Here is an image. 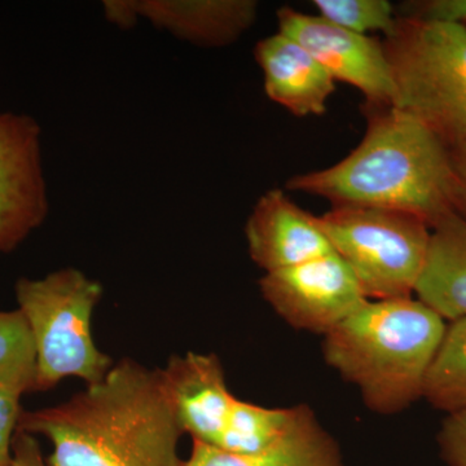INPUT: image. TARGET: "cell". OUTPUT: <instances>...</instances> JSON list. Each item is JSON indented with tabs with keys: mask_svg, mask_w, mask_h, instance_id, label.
I'll return each mask as SVG.
<instances>
[{
	"mask_svg": "<svg viewBox=\"0 0 466 466\" xmlns=\"http://www.w3.org/2000/svg\"><path fill=\"white\" fill-rule=\"evenodd\" d=\"M319 16L334 25L366 35L368 32H392L397 15L388 0H315Z\"/></svg>",
	"mask_w": 466,
	"mask_h": 466,
	"instance_id": "obj_19",
	"label": "cell"
},
{
	"mask_svg": "<svg viewBox=\"0 0 466 466\" xmlns=\"http://www.w3.org/2000/svg\"><path fill=\"white\" fill-rule=\"evenodd\" d=\"M9 466H48L43 456L41 444L32 434L17 431L12 444V460Z\"/></svg>",
	"mask_w": 466,
	"mask_h": 466,
	"instance_id": "obj_22",
	"label": "cell"
},
{
	"mask_svg": "<svg viewBox=\"0 0 466 466\" xmlns=\"http://www.w3.org/2000/svg\"><path fill=\"white\" fill-rule=\"evenodd\" d=\"M453 173H455V210L466 220V139L451 144Z\"/></svg>",
	"mask_w": 466,
	"mask_h": 466,
	"instance_id": "obj_23",
	"label": "cell"
},
{
	"mask_svg": "<svg viewBox=\"0 0 466 466\" xmlns=\"http://www.w3.org/2000/svg\"><path fill=\"white\" fill-rule=\"evenodd\" d=\"M441 453L450 466H466V410L449 413L438 435Z\"/></svg>",
	"mask_w": 466,
	"mask_h": 466,
	"instance_id": "obj_20",
	"label": "cell"
},
{
	"mask_svg": "<svg viewBox=\"0 0 466 466\" xmlns=\"http://www.w3.org/2000/svg\"><path fill=\"white\" fill-rule=\"evenodd\" d=\"M422 397L449 413L466 410V319L447 325Z\"/></svg>",
	"mask_w": 466,
	"mask_h": 466,
	"instance_id": "obj_17",
	"label": "cell"
},
{
	"mask_svg": "<svg viewBox=\"0 0 466 466\" xmlns=\"http://www.w3.org/2000/svg\"><path fill=\"white\" fill-rule=\"evenodd\" d=\"M254 56L269 100L297 116L324 115L336 81L302 46L276 33L257 43Z\"/></svg>",
	"mask_w": 466,
	"mask_h": 466,
	"instance_id": "obj_13",
	"label": "cell"
},
{
	"mask_svg": "<svg viewBox=\"0 0 466 466\" xmlns=\"http://www.w3.org/2000/svg\"><path fill=\"white\" fill-rule=\"evenodd\" d=\"M48 213L41 125L24 113L0 112V256L17 249Z\"/></svg>",
	"mask_w": 466,
	"mask_h": 466,
	"instance_id": "obj_8",
	"label": "cell"
},
{
	"mask_svg": "<svg viewBox=\"0 0 466 466\" xmlns=\"http://www.w3.org/2000/svg\"><path fill=\"white\" fill-rule=\"evenodd\" d=\"M309 408H266L236 400L216 449L236 455H258L272 449L299 424Z\"/></svg>",
	"mask_w": 466,
	"mask_h": 466,
	"instance_id": "obj_16",
	"label": "cell"
},
{
	"mask_svg": "<svg viewBox=\"0 0 466 466\" xmlns=\"http://www.w3.org/2000/svg\"><path fill=\"white\" fill-rule=\"evenodd\" d=\"M392 106L416 116L449 146L466 139V25L397 16L382 42Z\"/></svg>",
	"mask_w": 466,
	"mask_h": 466,
	"instance_id": "obj_4",
	"label": "cell"
},
{
	"mask_svg": "<svg viewBox=\"0 0 466 466\" xmlns=\"http://www.w3.org/2000/svg\"><path fill=\"white\" fill-rule=\"evenodd\" d=\"M319 223L368 299L415 294L431 235L424 219L388 208L342 207L319 217Z\"/></svg>",
	"mask_w": 466,
	"mask_h": 466,
	"instance_id": "obj_6",
	"label": "cell"
},
{
	"mask_svg": "<svg viewBox=\"0 0 466 466\" xmlns=\"http://www.w3.org/2000/svg\"><path fill=\"white\" fill-rule=\"evenodd\" d=\"M446 328L443 318L412 297L368 300L325 334V360L358 386L370 410L390 415L422 397Z\"/></svg>",
	"mask_w": 466,
	"mask_h": 466,
	"instance_id": "obj_3",
	"label": "cell"
},
{
	"mask_svg": "<svg viewBox=\"0 0 466 466\" xmlns=\"http://www.w3.org/2000/svg\"><path fill=\"white\" fill-rule=\"evenodd\" d=\"M17 431L51 441L48 466H183L184 431L162 370L133 359L64 403L24 410Z\"/></svg>",
	"mask_w": 466,
	"mask_h": 466,
	"instance_id": "obj_1",
	"label": "cell"
},
{
	"mask_svg": "<svg viewBox=\"0 0 466 466\" xmlns=\"http://www.w3.org/2000/svg\"><path fill=\"white\" fill-rule=\"evenodd\" d=\"M161 370L184 434L217 447L238 400L227 386L219 358L187 352L175 355Z\"/></svg>",
	"mask_w": 466,
	"mask_h": 466,
	"instance_id": "obj_11",
	"label": "cell"
},
{
	"mask_svg": "<svg viewBox=\"0 0 466 466\" xmlns=\"http://www.w3.org/2000/svg\"><path fill=\"white\" fill-rule=\"evenodd\" d=\"M415 293L444 320L466 319V220L458 213L441 218L431 227L428 256Z\"/></svg>",
	"mask_w": 466,
	"mask_h": 466,
	"instance_id": "obj_14",
	"label": "cell"
},
{
	"mask_svg": "<svg viewBox=\"0 0 466 466\" xmlns=\"http://www.w3.org/2000/svg\"><path fill=\"white\" fill-rule=\"evenodd\" d=\"M259 288L267 302L291 327L324 336L370 300L336 253L266 272Z\"/></svg>",
	"mask_w": 466,
	"mask_h": 466,
	"instance_id": "obj_7",
	"label": "cell"
},
{
	"mask_svg": "<svg viewBox=\"0 0 466 466\" xmlns=\"http://www.w3.org/2000/svg\"><path fill=\"white\" fill-rule=\"evenodd\" d=\"M18 395L0 389V466L11 464L12 444L24 410Z\"/></svg>",
	"mask_w": 466,
	"mask_h": 466,
	"instance_id": "obj_21",
	"label": "cell"
},
{
	"mask_svg": "<svg viewBox=\"0 0 466 466\" xmlns=\"http://www.w3.org/2000/svg\"><path fill=\"white\" fill-rule=\"evenodd\" d=\"M38 364L32 330L20 309L0 311V389L23 397L36 391Z\"/></svg>",
	"mask_w": 466,
	"mask_h": 466,
	"instance_id": "obj_18",
	"label": "cell"
},
{
	"mask_svg": "<svg viewBox=\"0 0 466 466\" xmlns=\"http://www.w3.org/2000/svg\"><path fill=\"white\" fill-rule=\"evenodd\" d=\"M103 9L104 15L113 25L126 29L137 24L133 0H106L103 3Z\"/></svg>",
	"mask_w": 466,
	"mask_h": 466,
	"instance_id": "obj_24",
	"label": "cell"
},
{
	"mask_svg": "<svg viewBox=\"0 0 466 466\" xmlns=\"http://www.w3.org/2000/svg\"><path fill=\"white\" fill-rule=\"evenodd\" d=\"M368 127L357 148L333 167L288 180L289 191L327 198L333 208L404 211L433 227L456 213L449 144L395 106H366Z\"/></svg>",
	"mask_w": 466,
	"mask_h": 466,
	"instance_id": "obj_2",
	"label": "cell"
},
{
	"mask_svg": "<svg viewBox=\"0 0 466 466\" xmlns=\"http://www.w3.org/2000/svg\"><path fill=\"white\" fill-rule=\"evenodd\" d=\"M137 23L204 48L238 42L256 23V0H133Z\"/></svg>",
	"mask_w": 466,
	"mask_h": 466,
	"instance_id": "obj_12",
	"label": "cell"
},
{
	"mask_svg": "<svg viewBox=\"0 0 466 466\" xmlns=\"http://www.w3.org/2000/svg\"><path fill=\"white\" fill-rule=\"evenodd\" d=\"M278 21L279 33L302 46L334 81L357 87L366 96V106H392L394 81L385 48L379 39L350 32L321 16H311L289 7L279 9Z\"/></svg>",
	"mask_w": 466,
	"mask_h": 466,
	"instance_id": "obj_9",
	"label": "cell"
},
{
	"mask_svg": "<svg viewBox=\"0 0 466 466\" xmlns=\"http://www.w3.org/2000/svg\"><path fill=\"white\" fill-rule=\"evenodd\" d=\"M183 466H345L339 444L309 410L283 441L258 455H236L193 441Z\"/></svg>",
	"mask_w": 466,
	"mask_h": 466,
	"instance_id": "obj_15",
	"label": "cell"
},
{
	"mask_svg": "<svg viewBox=\"0 0 466 466\" xmlns=\"http://www.w3.org/2000/svg\"><path fill=\"white\" fill-rule=\"evenodd\" d=\"M250 258L266 272L278 271L334 253L319 217L271 189L260 196L245 227Z\"/></svg>",
	"mask_w": 466,
	"mask_h": 466,
	"instance_id": "obj_10",
	"label": "cell"
},
{
	"mask_svg": "<svg viewBox=\"0 0 466 466\" xmlns=\"http://www.w3.org/2000/svg\"><path fill=\"white\" fill-rule=\"evenodd\" d=\"M36 350V391L54 389L66 377L94 385L115 361L92 336V317L103 299V285L73 267L39 279L21 278L15 285Z\"/></svg>",
	"mask_w": 466,
	"mask_h": 466,
	"instance_id": "obj_5",
	"label": "cell"
}]
</instances>
